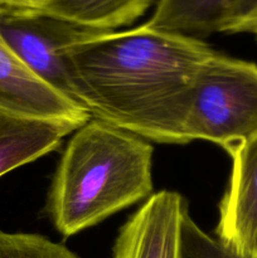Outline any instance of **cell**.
<instances>
[{"instance_id":"obj_6","label":"cell","mask_w":257,"mask_h":258,"mask_svg":"<svg viewBox=\"0 0 257 258\" xmlns=\"http://www.w3.org/2000/svg\"><path fill=\"white\" fill-rule=\"evenodd\" d=\"M229 155L232 171L219 203L217 241L237 258H257V133Z\"/></svg>"},{"instance_id":"obj_12","label":"cell","mask_w":257,"mask_h":258,"mask_svg":"<svg viewBox=\"0 0 257 258\" xmlns=\"http://www.w3.org/2000/svg\"><path fill=\"white\" fill-rule=\"evenodd\" d=\"M183 234L197 258H237L228 249L224 248L217 239L208 236L191 219L189 213L184 219Z\"/></svg>"},{"instance_id":"obj_14","label":"cell","mask_w":257,"mask_h":258,"mask_svg":"<svg viewBox=\"0 0 257 258\" xmlns=\"http://www.w3.org/2000/svg\"><path fill=\"white\" fill-rule=\"evenodd\" d=\"M44 0H22L20 8L24 9H39Z\"/></svg>"},{"instance_id":"obj_3","label":"cell","mask_w":257,"mask_h":258,"mask_svg":"<svg viewBox=\"0 0 257 258\" xmlns=\"http://www.w3.org/2000/svg\"><path fill=\"white\" fill-rule=\"evenodd\" d=\"M189 143L231 154L257 133V64L214 50L197 75L185 125Z\"/></svg>"},{"instance_id":"obj_4","label":"cell","mask_w":257,"mask_h":258,"mask_svg":"<svg viewBox=\"0 0 257 258\" xmlns=\"http://www.w3.org/2000/svg\"><path fill=\"white\" fill-rule=\"evenodd\" d=\"M88 32L39 10L0 5V34L8 45L34 75L75 102L65 49Z\"/></svg>"},{"instance_id":"obj_1","label":"cell","mask_w":257,"mask_h":258,"mask_svg":"<svg viewBox=\"0 0 257 258\" xmlns=\"http://www.w3.org/2000/svg\"><path fill=\"white\" fill-rule=\"evenodd\" d=\"M214 50L199 38L151 29L90 30L65 49L73 95L92 118L159 144H188L199 68Z\"/></svg>"},{"instance_id":"obj_11","label":"cell","mask_w":257,"mask_h":258,"mask_svg":"<svg viewBox=\"0 0 257 258\" xmlns=\"http://www.w3.org/2000/svg\"><path fill=\"white\" fill-rule=\"evenodd\" d=\"M0 258H80L60 243L39 234L0 231Z\"/></svg>"},{"instance_id":"obj_7","label":"cell","mask_w":257,"mask_h":258,"mask_svg":"<svg viewBox=\"0 0 257 258\" xmlns=\"http://www.w3.org/2000/svg\"><path fill=\"white\" fill-rule=\"evenodd\" d=\"M0 112L78 128L91 118L81 105L40 80L0 34Z\"/></svg>"},{"instance_id":"obj_13","label":"cell","mask_w":257,"mask_h":258,"mask_svg":"<svg viewBox=\"0 0 257 258\" xmlns=\"http://www.w3.org/2000/svg\"><path fill=\"white\" fill-rule=\"evenodd\" d=\"M257 25V0H238L223 33H252Z\"/></svg>"},{"instance_id":"obj_16","label":"cell","mask_w":257,"mask_h":258,"mask_svg":"<svg viewBox=\"0 0 257 258\" xmlns=\"http://www.w3.org/2000/svg\"><path fill=\"white\" fill-rule=\"evenodd\" d=\"M252 34L256 35V38H257V25H256V28H254V29L252 30Z\"/></svg>"},{"instance_id":"obj_8","label":"cell","mask_w":257,"mask_h":258,"mask_svg":"<svg viewBox=\"0 0 257 258\" xmlns=\"http://www.w3.org/2000/svg\"><path fill=\"white\" fill-rule=\"evenodd\" d=\"M76 130L67 123L0 112V176L55 151Z\"/></svg>"},{"instance_id":"obj_2","label":"cell","mask_w":257,"mask_h":258,"mask_svg":"<svg viewBox=\"0 0 257 258\" xmlns=\"http://www.w3.org/2000/svg\"><path fill=\"white\" fill-rule=\"evenodd\" d=\"M153 146L92 118L75 131L58 163L47 213L71 237L153 196Z\"/></svg>"},{"instance_id":"obj_10","label":"cell","mask_w":257,"mask_h":258,"mask_svg":"<svg viewBox=\"0 0 257 258\" xmlns=\"http://www.w3.org/2000/svg\"><path fill=\"white\" fill-rule=\"evenodd\" d=\"M154 0H44L39 12L83 29L112 32L140 18Z\"/></svg>"},{"instance_id":"obj_5","label":"cell","mask_w":257,"mask_h":258,"mask_svg":"<svg viewBox=\"0 0 257 258\" xmlns=\"http://www.w3.org/2000/svg\"><path fill=\"white\" fill-rule=\"evenodd\" d=\"M188 213L178 191L154 193L120 228L112 258H185L183 223Z\"/></svg>"},{"instance_id":"obj_9","label":"cell","mask_w":257,"mask_h":258,"mask_svg":"<svg viewBox=\"0 0 257 258\" xmlns=\"http://www.w3.org/2000/svg\"><path fill=\"white\" fill-rule=\"evenodd\" d=\"M238 0H159L144 24L151 29L198 38L222 32Z\"/></svg>"},{"instance_id":"obj_15","label":"cell","mask_w":257,"mask_h":258,"mask_svg":"<svg viewBox=\"0 0 257 258\" xmlns=\"http://www.w3.org/2000/svg\"><path fill=\"white\" fill-rule=\"evenodd\" d=\"M0 5H5V7L12 8H20L22 0H0Z\"/></svg>"}]
</instances>
